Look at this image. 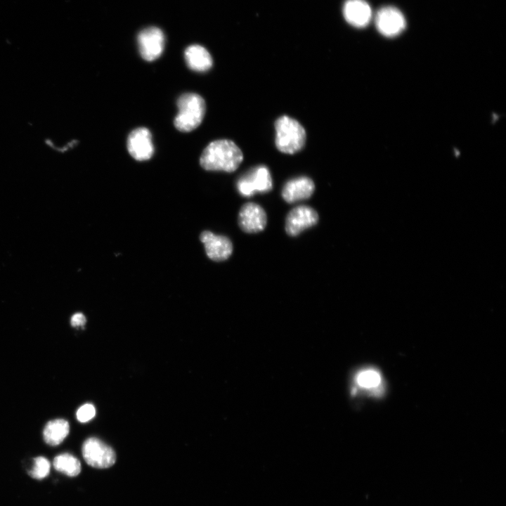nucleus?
I'll use <instances>...</instances> for the list:
<instances>
[{
  "label": "nucleus",
  "instance_id": "nucleus-1",
  "mask_svg": "<svg viewBox=\"0 0 506 506\" xmlns=\"http://www.w3.org/2000/svg\"><path fill=\"white\" fill-rule=\"evenodd\" d=\"M243 160L238 145L230 140L221 139L211 142L203 150L200 165L208 171H235Z\"/></svg>",
  "mask_w": 506,
  "mask_h": 506
},
{
  "label": "nucleus",
  "instance_id": "nucleus-2",
  "mask_svg": "<svg viewBox=\"0 0 506 506\" xmlns=\"http://www.w3.org/2000/svg\"><path fill=\"white\" fill-rule=\"evenodd\" d=\"M178 114L174 126L180 131L189 132L202 122L205 113V102L198 94L186 93L177 100Z\"/></svg>",
  "mask_w": 506,
  "mask_h": 506
},
{
  "label": "nucleus",
  "instance_id": "nucleus-3",
  "mask_svg": "<svg viewBox=\"0 0 506 506\" xmlns=\"http://www.w3.org/2000/svg\"><path fill=\"white\" fill-rule=\"evenodd\" d=\"M275 145L278 150L294 154L302 149L306 141L304 128L296 119L284 115L275 123Z\"/></svg>",
  "mask_w": 506,
  "mask_h": 506
},
{
  "label": "nucleus",
  "instance_id": "nucleus-4",
  "mask_svg": "<svg viewBox=\"0 0 506 506\" xmlns=\"http://www.w3.org/2000/svg\"><path fill=\"white\" fill-rule=\"evenodd\" d=\"M82 452L86 462L93 467L108 468L116 461L114 450L96 437L89 438L84 442Z\"/></svg>",
  "mask_w": 506,
  "mask_h": 506
},
{
  "label": "nucleus",
  "instance_id": "nucleus-5",
  "mask_svg": "<svg viewBox=\"0 0 506 506\" xmlns=\"http://www.w3.org/2000/svg\"><path fill=\"white\" fill-rule=\"evenodd\" d=\"M272 178L268 169L265 166H258L245 175L237 182L238 192L245 197H250L255 193H266L272 189Z\"/></svg>",
  "mask_w": 506,
  "mask_h": 506
},
{
  "label": "nucleus",
  "instance_id": "nucleus-6",
  "mask_svg": "<svg viewBox=\"0 0 506 506\" xmlns=\"http://www.w3.org/2000/svg\"><path fill=\"white\" fill-rule=\"evenodd\" d=\"M379 32L387 37H394L401 34L406 27V19L396 8L385 6L380 8L375 18Z\"/></svg>",
  "mask_w": 506,
  "mask_h": 506
},
{
  "label": "nucleus",
  "instance_id": "nucleus-7",
  "mask_svg": "<svg viewBox=\"0 0 506 506\" xmlns=\"http://www.w3.org/2000/svg\"><path fill=\"white\" fill-rule=\"evenodd\" d=\"M138 44L141 57L147 61L159 58L164 49V37L162 31L156 27L143 30L138 36Z\"/></svg>",
  "mask_w": 506,
  "mask_h": 506
},
{
  "label": "nucleus",
  "instance_id": "nucleus-8",
  "mask_svg": "<svg viewBox=\"0 0 506 506\" xmlns=\"http://www.w3.org/2000/svg\"><path fill=\"white\" fill-rule=\"evenodd\" d=\"M318 215L315 209L306 205L297 206L290 211L286 222V233L291 236L299 234L317 223Z\"/></svg>",
  "mask_w": 506,
  "mask_h": 506
},
{
  "label": "nucleus",
  "instance_id": "nucleus-9",
  "mask_svg": "<svg viewBox=\"0 0 506 506\" xmlns=\"http://www.w3.org/2000/svg\"><path fill=\"white\" fill-rule=\"evenodd\" d=\"M129 154L138 161L149 160L154 153L150 131L144 127L133 130L127 138Z\"/></svg>",
  "mask_w": 506,
  "mask_h": 506
},
{
  "label": "nucleus",
  "instance_id": "nucleus-10",
  "mask_svg": "<svg viewBox=\"0 0 506 506\" xmlns=\"http://www.w3.org/2000/svg\"><path fill=\"white\" fill-rule=\"evenodd\" d=\"M267 216L264 209L254 202H247L242 205L238 214V223L240 228L248 233L261 231L266 227Z\"/></svg>",
  "mask_w": 506,
  "mask_h": 506
},
{
  "label": "nucleus",
  "instance_id": "nucleus-11",
  "mask_svg": "<svg viewBox=\"0 0 506 506\" xmlns=\"http://www.w3.org/2000/svg\"><path fill=\"white\" fill-rule=\"evenodd\" d=\"M200 238L207 257L212 260L221 261L231 255L233 245L227 237L206 231L201 233Z\"/></svg>",
  "mask_w": 506,
  "mask_h": 506
},
{
  "label": "nucleus",
  "instance_id": "nucleus-12",
  "mask_svg": "<svg viewBox=\"0 0 506 506\" xmlns=\"http://www.w3.org/2000/svg\"><path fill=\"white\" fill-rule=\"evenodd\" d=\"M345 20L353 27H366L372 18V10L365 0H347L343 7Z\"/></svg>",
  "mask_w": 506,
  "mask_h": 506
},
{
  "label": "nucleus",
  "instance_id": "nucleus-13",
  "mask_svg": "<svg viewBox=\"0 0 506 506\" xmlns=\"http://www.w3.org/2000/svg\"><path fill=\"white\" fill-rule=\"evenodd\" d=\"M315 190L313 181L306 176H300L288 181L282 190L283 198L288 203L310 197Z\"/></svg>",
  "mask_w": 506,
  "mask_h": 506
},
{
  "label": "nucleus",
  "instance_id": "nucleus-14",
  "mask_svg": "<svg viewBox=\"0 0 506 506\" xmlns=\"http://www.w3.org/2000/svg\"><path fill=\"white\" fill-rule=\"evenodd\" d=\"M188 66L197 72H205L212 66V58L208 51L200 45H191L185 51Z\"/></svg>",
  "mask_w": 506,
  "mask_h": 506
},
{
  "label": "nucleus",
  "instance_id": "nucleus-15",
  "mask_svg": "<svg viewBox=\"0 0 506 506\" xmlns=\"http://www.w3.org/2000/svg\"><path fill=\"white\" fill-rule=\"evenodd\" d=\"M69 431L70 425L67 420H53L48 422L44 429V439L48 445L57 446L63 441L68 435Z\"/></svg>",
  "mask_w": 506,
  "mask_h": 506
},
{
  "label": "nucleus",
  "instance_id": "nucleus-16",
  "mask_svg": "<svg viewBox=\"0 0 506 506\" xmlns=\"http://www.w3.org/2000/svg\"><path fill=\"white\" fill-rule=\"evenodd\" d=\"M55 469L69 476H76L81 472V463L74 455L65 453L55 457L53 462Z\"/></svg>",
  "mask_w": 506,
  "mask_h": 506
},
{
  "label": "nucleus",
  "instance_id": "nucleus-17",
  "mask_svg": "<svg viewBox=\"0 0 506 506\" xmlns=\"http://www.w3.org/2000/svg\"><path fill=\"white\" fill-rule=\"evenodd\" d=\"M356 379L360 387L369 389L378 386L381 377L377 371L370 369L360 372Z\"/></svg>",
  "mask_w": 506,
  "mask_h": 506
},
{
  "label": "nucleus",
  "instance_id": "nucleus-18",
  "mask_svg": "<svg viewBox=\"0 0 506 506\" xmlns=\"http://www.w3.org/2000/svg\"><path fill=\"white\" fill-rule=\"evenodd\" d=\"M50 469V462L46 458L39 456L34 459L33 467L28 474L32 478L41 479L48 475Z\"/></svg>",
  "mask_w": 506,
  "mask_h": 506
},
{
  "label": "nucleus",
  "instance_id": "nucleus-19",
  "mask_svg": "<svg viewBox=\"0 0 506 506\" xmlns=\"http://www.w3.org/2000/svg\"><path fill=\"white\" fill-rule=\"evenodd\" d=\"M95 415V407L91 403L82 405L76 413L77 418L80 422H86L91 420Z\"/></svg>",
  "mask_w": 506,
  "mask_h": 506
},
{
  "label": "nucleus",
  "instance_id": "nucleus-20",
  "mask_svg": "<svg viewBox=\"0 0 506 506\" xmlns=\"http://www.w3.org/2000/svg\"><path fill=\"white\" fill-rule=\"evenodd\" d=\"M70 322L74 327L84 326L86 323V318L82 313H77L72 316Z\"/></svg>",
  "mask_w": 506,
  "mask_h": 506
}]
</instances>
